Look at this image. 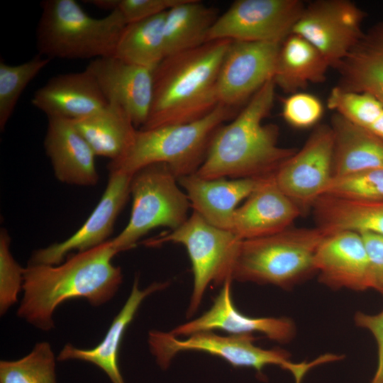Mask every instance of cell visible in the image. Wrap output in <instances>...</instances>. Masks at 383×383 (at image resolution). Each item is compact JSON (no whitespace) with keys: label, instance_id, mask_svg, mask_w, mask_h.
<instances>
[{"label":"cell","instance_id":"6da1fadb","mask_svg":"<svg viewBox=\"0 0 383 383\" xmlns=\"http://www.w3.org/2000/svg\"><path fill=\"white\" fill-rule=\"evenodd\" d=\"M111 240L77 252L59 265L29 262L24 268L23 294L18 316L42 331L54 328L53 313L62 302L84 298L94 306L109 301L123 281Z\"/></svg>","mask_w":383,"mask_h":383},{"label":"cell","instance_id":"7a4b0ae2","mask_svg":"<svg viewBox=\"0 0 383 383\" xmlns=\"http://www.w3.org/2000/svg\"><path fill=\"white\" fill-rule=\"evenodd\" d=\"M276 85L271 79L231 121L216 131L196 174L203 179H260L274 174L297 150L278 144L279 128L264 123L273 106Z\"/></svg>","mask_w":383,"mask_h":383},{"label":"cell","instance_id":"3957f363","mask_svg":"<svg viewBox=\"0 0 383 383\" xmlns=\"http://www.w3.org/2000/svg\"><path fill=\"white\" fill-rule=\"evenodd\" d=\"M231 41H209L165 57L153 70L152 102L140 129L192 123L209 114L219 104L217 79Z\"/></svg>","mask_w":383,"mask_h":383},{"label":"cell","instance_id":"277c9868","mask_svg":"<svg viewBox=\"0 0 383 383\" xmlns=\"http://www.w3.org/2000/svg\"><path fill=\"white\" fill-rule=\"evenodd\" d=\"M234 111L218 104L206 116L192 123L138 129L126 153L109 163V173L133 175L147 165L165 163L177 179L196 174L216 131L232 118Z\"/></svg>","mask_w":383,"mask_h":383},{"label":"cell","instance_id":"5b68a950","mask_svg":"<svg viewBox=\"0 0 383 383\" xmlns=\"http://www.w3.org/2000/svg\"><path fill=\"white\" fill-rule=\"evenodd\" d=\"M40 7L36 47L38 54L50 60L113 56L127 24L118 9L105 17L94 18L74 0H44Z\"/></svg>","mask_w":383,"mask_h":383},{"label":"cell","instance_id":"8992f818","mask_svg":"<svg viewBox=\"0 0 383 383\" xmlns=\"http://www.w3.org/2000/svg\"><path fill=\"white\" fill-rule=\"evenodd\" d=\"M326 233L318 227H290L265 237L242 240L231 280L289 289L316 272L314 257Z\"/></svg>","mask_w":383,"mask_h":383},{"label":"cell","instance_id":"52a82bcc","mask_svg":"<svg viewBox=\"0 0 383 383\" xmlns=\"http://www.w3.org/2000/svg\"><path fill=\"white\" fill-rule=\"evenodd\" d=\"M179 185L178 179L165 163L147 165L133 174L129 221L111 240L118 253L134 248L143 235L155 228L167 227L172 231L187 220L191 204Z\"/></svg>","mask_w":383,"mask_h":383},{"label":"cell","instance_id":"ba28073f","mask_svg":"<svg viewBox=\"0 0 383 383\" xmlns=\"http://www.w3.org/2000/svg\"><path fill=\"white\" fill-rule=\"evenodd\" d=\"M252 334L217 335L201 331L179 339L170 332L156 330L148 334V345L157 364L167 369L174 356L183 351H201L218 356L233 367H248L259 373L269 365L280 366L289 371L296 383H301L306 373L317 365L316 361L294 363L288 352L281 349L267 350L255 345Z\"/></svg>","mask_w":383,"mask_h":383},{"label":"cell","instance_id":"9c48e42d","mask_svg":"<svg viewBox=\"0 0 383 383\" xmlns=\"http://www.w3.org/2000/svg\"><path fill=\"white\" fill-rule=\"evenodd\" d=\"M241 241L231 231L212 226L193 211L181 226L150 238L144 244L157 247L174 243L186 248L194 274L193 290L187 309V316H192L200 306L210 284L223 285L226 281L231 280L233 266Z\"/></svg>","mask_w":383,"mask_h":383},{"label":"cell","instance_id":"30bf717a","mask_svg":"<svg viewBox=\"0 0 383 383\" xmlns=\"http://www.w3.org/2000/svg\"><path fill=\"white\" fill-rule=\"evenodd\" d=\"M299 0H236L220 15L207 42L229 39L282 43L301 14Z\"/></svg>","mask_w":383,"mask_h":383},{"label":"cell","instance_id":"8fae6325","mask_svg":"<svg viewBox=\"0 0 383 383\" xmlns=\"http://www.w3.org/2000/svg\"><path fill=\"white\" fill-rule=\"evenodd\" d=\"M365 15L348 0L315 1L304 6L292 33L309 41L334 67L363 35Z\"/></svg>","mask_w":383,"mask_h":383},{"label":"cell","instance_id":"7c38bea8","mask_svg":"<svg viewBox=\"0 0 383 383\" xmlns=\"http://www.w3.org/2000/svg\"><path fill=\"white\" fill-rule=\"evenodd\" d=\"M333 157L331 127L320 125L274 174L277 186L302 213L326 194L333 177Z\"/></svg>","mask_w":383,"mask_h":383},{"label":"cell","instance_id":"4fadbf2b","mask_svg":"<svg viewBox=\"0 0 383 383\" xmlns=\"http://www.w3.org/2000/svg\"><path fill=\"white\" fill-rule=\"evenodd\" d=\"M281 43L232 40L216 84L219 104L235 109L273 79Z\"/></svg>","mask_w":383,"mask_h":383},{"label":"cell","instance_id":"5bb4252c","mask_svg":"<svg viewBox=\"0 0 383 383\" xmlns=\"http://www.w3.org/2000/svg\"><path fill=\"white\" fill-rule=\"evenodd\" d=\"M132 177L109 173L101 199L81 228L65 240L35 250L29 262L59 265L72 251L87 250L107 241L119 213L131 196Z\"/></svg>","mask_w":383,"mask_h":383},{"label":"cell","instance_id":"9a60e30c","mask_svg":"<svg viewBox=\"0 0 383 383\" xmlns=\"http://www.w3.org/2000/svg\"><path fill=\"white\" fill-rule=\"evenodd\" d=\"M86 70L108 102L121 106L140 128L146 122L153 96V70L113 56L90 60Z\"/></svg>","mask_w":383,"mask_h":383},{"label":"cell","instance_id":"2e32d148","mask_svg":"<svg viewBox=\"0 0 383 383\" xmlns=\"http://www.w3.org/2000/svg\"><path fill=\"white\" fill-rule=\"evenodd\" d=\"M319 281L333 289H371L370 266L362 235L353 231L326 234L314 257Z\"/></svg>","mask_w":383,"mask_h":383},{"label":"cell","instance_id":"e0dca14e","mask_svg":"<svg viewBox=\"0 0 383 383\" xmlns=\"http://www.w3.org/2000/svg\"><path fill=\"white\" fill-rule=\"evenodd\" d=\"M231 280L226 281L211 307L199 317L178 326L170 332L175 337L189 336L201 331L222 330L231 335H265L271 340L289 343L296 334L294 321L287 317L255 318L235 308L231 295Z\"/></svg>","mask_w":383,"mask_h":383},{"label":"cell","instance_id":"ac0fdd59","mask_svg":"<svg viewBox=\"0 0 383 383\" xmlns=\"http://www.w3.org/2000/svg\"><path fill=\"white\" fill-rule=\"evenodd\" d=\"M301 214L272 174L260 179L245 201L236 209L231 231L241 240L265 237L292 227Z\"/></svg>","mask_w":383,"mask_h":383},{"label":"cell","instance_id":"d6986e66","mask_svg":"<svg viewBox=\"0 0 383 383\" xmlns=\"http://www.w3.org/2000/svg\"><path fill=\"white\" fill-rule=\"evenodd\" d=\"M31 103L48 118L71 121L92 115L109 104L86 69L53 76L35 91Z\"/></svg>","mask_w":383,"mask_h":383},{"label":"cell","instance_id":"ffe728a7","mask_svg":"<svg viewBox=\"0 0 383 383\" xmlns=\"http://www.w3.org/2000/svg\"><path fill=\"white\" fill-rule=\"evenodd\" d=\"M44 148L56 178L67 184L90 187L97 184L96 155L71 120L48 118Z\"/></svg>","mask_w":383,"mask_h":383},{"label":"cell","instance_id":"44dd1931","mask_svg":"<svg viewBox=\"0 0 383 383\" xmlns=\"http://www.w3.org/2000/svg\"><path fill=\"white\" fill-rule=\"evenodd\" d=\"M259 179H203L196 174L178 179L193 211L213 226L231 231L238 205L246 199Z\"/></svg>","mask_w":383,"mask_h":383},{"label":"cell","instance_id":"7402d4cb","mask_svg":"<svg viewBox=\"0 0 383 383\" xmlns=\"http://www.w3.org/2000/svg\"><path fill=\"white\" fill-rule=\"evenodd\" d=\"M166 283H153L144 289L139 287V279H134L131 292L123 306L113 318L101 342L91 349H80L66 344L57 360H78L88 362L101 369L111 383H126L118 366V352L126 328L133 319L143 301L151 294L163 289Z\"/></svg>","mask_w":383,"mask_h":383},{"label":"cell","instance_id":"603a6c76","mask_svg":"<svg viewBox=\"0 0 383 383\" xmlns=\"http://www.w3.org/2000/svg\"><path fill=\"white\" fill-rule=\"evenodd\" d=\"M334 68L339 87L371 94L383 104V23L364 33Z\"/></svg>","mask_w":383,"mask_h":383},{"label":"cell","instance_id":"cb8c5ba5","mask_svg":"<svg viewBox=\"0 0 383 383\" xmlns=\"http://www.w3.org/2000/svg\"><path fill=\"white\" fill-rule=\"evenodd\" d=\"M331 127L333 177L383 167L382 138L338 113L333 116Z\"/></svg>","mask_w":383,"mask_h":383},{"label":"cell","instance_id":"d4e9b609","mask_svg":"<svg viewBox=\"0 0 383 383\" xmlns=\"http://www.w3.org/2000/svg\"><path fill=\"white\" fill-rule=\"evenodd\" d=\"M72 122L95 155L111 161L126 153L138 130L128 113L113 102H109L92 115Z\"/></svg>","mask_w":383,"mask_h":383},{"label":"cell","instance_id":"484cf974","mask_svg":"<svg viewBox=\"0 0 383 383\" xmlns=\"http://www.w3.org/2000/svg\"><path fill=\"white\" fill-rule=\"evenodd\" d=\"M312 209L316 226L326 234L348 231L383 237V200L355 201L324 194Z\"/></svg>","mask_w":383,"mask_h":383},{"label":"cell","instance_id":"4316f807","mask_svg":"<svg viewBox=\"0 0 383 383\" xmlns=\"http://www.w3.org/2000/svg\"><path fill=\"white\" fill-rule=\"evenodd\" d=\"M329 67L312 44L291 33L281 43L273 81L284 91L294 94L311 83L323 82Z\"/></svg>","mask_w":383,"mask_h":383},{"label":"cell","instance_id":"83f0119b","mask_svg":"<svg viewBox=\"0 0 383 383\" xmlns=\"http://www.w3.org/2000/svg\"><path fill=\"white\" fill-rule=\"evenodd\" d=\"M217 9L198 0H183L166 12L164 34L166 56L207 43L209 33L220 16Z\"/></svg>","mask_w":383,"mask_h":383},{"label":"cell","instance_id":"f1b7e54d","mask_svg":"<svg viewBox=\"0 0 383 383\" xmlns=\"http://www.w3.org/2000/svg\"><path fill=\"white\" fill-rule=\"evenodd\" d=\"M166 12L126 24L119 36L113 57L155 69L166 56L164 34Z\"/></svg>","mask_w":383,"mask_h":383},{"label":"cell","instance_id":"f546056e","mask_svg":"<svg viewBox=\"0 0 383 383\" xmlns=\"http://www.w3.org/2000/svg\"><path fill=\"white\" fill-rule=\"evenodd\" d=\"M0 383H57L55 357L49 343H38L26 356L0 362Z\"/></svg>","mask_w":383,"mask_h":383},{"label":"cell","instance_id":"4dcf8cb0","mask_svg":"<svg viewBox=\"0 0 383 383\" xmlns=\"http://www.w3.org/2000/svg\"><path fill=\"white\" fill-rule=\"evenodd\" d=\"M50 60L36 54L18 65L0 61V129L3 131L12 116L17 102L29 83Z\"/></svg>","mask_w":383,"mask_h":383},{"label":"cell","instance_id":"1f68e13d","mask_svg":"<svg viewBox=\"0 0 383 383\" xmlns=\"http://www.w3.org/2000/svg\"><path fill=\"white\" fill-rule=\"evenodd\" d=\"M328 107L353 123L367 130L383 113V104L371 94L335 87L331 91Z\"/></svg>","mask_w":383,"mask_h":383},{"label":"cell","instance_id":"d6a6232c","mask_svg":"<svg viewBox=\"0 0 383 383\" xmlns=\"http://www.w3.org/2000/svg\"><path fill=\"white\" fill-rule=\"evenodd\" d=\"M325 194L355 201L383 200V167L333 177Z\"/></svg>","mask_w":383,"mask_h":383},{"label":"cell","instance_id":"836d02e7","mask_svg":"<svg viewBox=\"0 0 383 383\" xmlns=\"http://www.w3.org/2000/svg\"><path fill=\"white\" fill-rule=\"evenodd\" d=\"M11 238L5 229L0 231V313L4 315L18 301L23 284L24 268L10 250Z\"/></svg>","mask_w":383,"mask_h":383},{"label":"cell","instance_id":"e575fe53","mask_svg":"<svg viewBox=\"0 0 383 383\" xmlns=\"http://www.w3.org/2000/svg\"><path fill=\"white\" fill-rule=\"evenodd\" d=\"M323 113V106L320 99L309 93L292 94L282 102V117L296 128L304 129L315 126Z\"/></svg>","mask_w":383,"mask_h":383},{"label":"cell","instance_id":"d590c367","mask_svg":"<svg viewBox=\"0 0 383 383\" xmlns=\"http://www.w3.org/2000/svg\"><path fill=\"white\" fill-rule=\"evenodd\" d=\"M183 0H115L114 10L118 9L126 23L142 21L166 12Z\"/></svg>","mask_w":383,"mask_h":383},{"label":"cell","instance_id":"8d00e7d4","mask_svg":"<svg viewBox=\"0 0 383 383\" xmlns=\"http://www.w3.org/2000/svg\"><path fill=\"white\" fill-rule=\"evenodd\" d=\"M360 234L363 238L369 257L371 289L383 295V237L371 233Z\"/></svg>","mask_w":383,"mask_h":383},{"label":"cell","instance_id":"74e56055","mask_svg":"<svg viewBox=\"0 0 383 383\" xmlns=\"http://www.w3.org/2000/svg\"><path fill=\"white\" fill-rule=\"evenodd\" d=\"M355 324L369 331L374 337L378 349L377 370L371 383H383V310L376 314L357 312L355 315Z\"/></svg>","mask_w":383,"mask_h":383},{"label":"cell","instance_id":"f35d334b","mask_svg":"<svg viewBox=\"0 0 383 383\" xmlns=\"http://www.w3.org/2000/svg\"><path fill=\"white\" fill-rule=\"evenodd\" d=\"M368 131L383 139V113Z\"/></svg>","mask_w":383,"mask_h":383}]
</instances>
